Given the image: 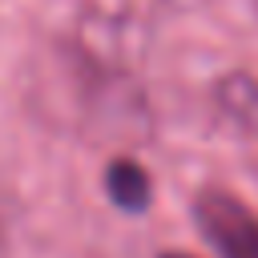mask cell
I'll use <instances>...</instances> for the list:
<instances>
[{
    "label": "cell",
    "instance_id": "3",
    "mask_svg": "<svg viewBox=\"0 0 258 258\" xmlns=\"http://www.w3.org/2000/svg\"><path fill=\"white\" fill-rule=\"evenodd\" d=\"M161 258H194V254H161Z\"/></svg>",
    "mask_w": 258,
    "mask_h": 258
},
{
    "label": "cell",
    "instance_id": "2",
    "mask_svg": "<svg viewBox=\"0 0 258 258\" xmlns=\"http://www.w3.org/2000/svg\"><path fill=\"white\" fill-rule=\"evenodd\" d=\"M105 189H109L113 206H121L129 214H141L149 206V173L137 161H129V157H117L105 169Z\"/></svg>",
    "mask_w": 258,
    "mask_h": 258
},
{
    "label": "cell",
    "instance_id": "1",
    "mask_svg": "<svg viewBox=\"0 0 258 258\" xmlns=\"http://www.w3.org/2000/svg\"><path fill=\"white\" fill-rule=\"evenodd\" d=\"M194 218L202 238L218 250V258H258V214L222 189H206L194 202Z\"/></svg>",
    "mask_w": 258,
    "mask_h": 258
}]
</instances>
